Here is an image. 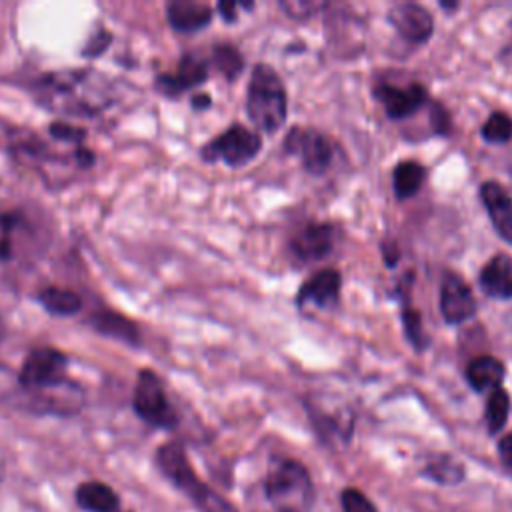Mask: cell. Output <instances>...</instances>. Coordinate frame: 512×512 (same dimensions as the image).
Wrapping results in <instances>:
<instances>
[{
	"label": "cell",
	"mask_w": 512,
	"mask_h": 512,
	"mask_svg": "<svg viewBox=\"0 0 512 512\" xmlns=\"http://www.w3.org/2000/svg\"><path fill=\"white\" fill-rule=\"evenodd\" d=\"M70 358L52 346H38L28 352L18 370L20 406L38 414L70 416L84 404V390L68 378Z\"/></svg>",
	"instance_id": "6da1fadb"
},
{
	"label": "cell",
	"mask_w": 512,
	"mask_h": 512,
	"mask_svg": "<svg viewBox=\"0 0 512 512\" xmlns=\"http://www.w3.org/2000/svg\"><path fill=\"white\" fill-rule=\"evenodd\" d=\"M36 100L60 114L94 116L116 100L114 84L94 68H64L38 76L32 84Z\"/></svg>",
	"instance_id": "7a4b0ae2"
},
{
	"label": "cell",
	"mask_w": 512,
	"mask_h": 512,
	"mask_svg": "<svg viewBox=\"0 0 512 512\" xmlns=\"http://www.w3.org/2000/svg\"><path fill=\"white\" fill-rule=\"evenodd\" d=\"M246 112L256 132H278L288 116V94L280 74L264 62H258L246 88Z\"/></svg>",
	"instance_id": "3957f363"
},
{
	"label": "cell",
	"mask_w": 512,
	"mask_h": 512,
	"mask_svg": "<svg viewBox=\"0 0 512 512\" xmlns=\"http://www.w3.org/2000/svg\"><path fill=\"white\" fill-rule=\"evenodd\" d=\"M156 462L164 476L186 492L202 512H236V508L196 478L184 448L178 442H166L156 452Z\"/></svg>",
	"instance_id": "277c9868"
},
{
	"label": "cell",
	"mask_w": 512,
	"mask_h": 512,
	"mask_svg": "<svg viewBox=\"0 0 512 512\" xmlns=\"http://www.w3.org/2000/svg\"><path fill=\"white\" fill-rule=\"evenodd\" d=\"M264 492L276 512H306L314 500L310 474L296 460L278 462L266 476Z\"/></svg>",
	"instance_id": "5b68a950"
},
{
	"label": "cell",
	"mask_w": 512,
	"mask_h": 512,
	"mask_svg": "<svg viewBox=\"0 0 512 512\" xmlns=\"http://www.w3.org/2000/svg\"><path fill=\"white\" fill-rule=\"evenodd\" d=\"M262 150L260 132L234 122L222 134L214 136L200 150L204 162H224L230 168H240L252 162Z\"/></svg>",
	"instance_id": "8992f818"
},
{
	"label": "cell",
	"mask_w": 512,
	"mask_h": 512,
	"mask_svg": "<svg viewBox=\"0 0 512 512\" xmlns=\"http://www.w3.org/2000/svg\"><path fill=\"white\" fill-rule=\"evenodd\" d=\"M132 408L150 426L166 428V430L178 426V414L168 400L164 382L150 368H142L136 376V384L132 392Z\"/></svg>",
	"instance_id": "52a82bcc"
},
{
	"label": "cell",
	"mask_w": 512,
	"mask_h": 512,
	"mask_svg": "<svg viewBox=\"0 0 512 512\" xmlns=\"http://www.w3.org/2000/svg\"><path fill=\"white\" fill-rule=\"evenodd\" d=\"M284 150L298 156L302 166L316 176L324 174L332 162L330 140L314 128L294 126L284 138Z\"/></svg>",
	"instance_id": "ba28073f"
},
{
	"label": "cell",
	"mask_w": 512,
	"mask_h": 512,
	"mask_svg": "<svg viewBox=\"0 0 512 512\" xmlns=\"http://www.w3.org/2000/svg\"><path fill=\"white\" fill-rule=\"evenodd\" d=\"M210 62L198 56L196 52H184L174 70L162 72L156 76V88L164 96L176 98L182 92H188L208 80Z\"/></svg>",
	"instance_id": "9c48e42d"
},
{
	"label": "cell",
	"mask_w": 512,
	"mask_h": 512,
	"mask_svg": "<svg viewBox=\"0 0 512 512\" xmlns=\"http://www.w3.org/2000/svg\"><path fill=\"white\" fill-rule=\"evenodd\" d=\"M440 310L446 322L450 324H460L474 316L476 312V300L468 284L456 276V274H446L442 280V290H440Z\"/></svg>",
	"instance_id": "30bf717a"
},
{
	"label": "cell",
	"mask_w": 512,
	"mask_h": 512,
	"mask_svg": "<svg viewBox=\"0 0 512 512\" xmlns=\"http://www.w3.org/2000/svg\"><path fill=\"white\" fill-rule=\"evenodd\" d=\"M334 248V228L326 222H310L290 240L292 254L302 262H314Z\"/></svg>",
	"instance_id": "8fae6325"
},
{
	"label": "cell",
	"mask_w": 512,
	"mask_h": 512,
	"mask_svg": "<svg viewBox=\"0 0 512 512\" xmlns=\"http://www.w3.org/2000/svg\"><path fill=\"white\" fill-rule=\"evenodd\" d=\"M388 20L396 28V32L410 42L428 40L434 28V20L430 12L420 4H412V2L392 6L388 12Z\"/></svg>",
	"instance_id": "7c38bea8"
},
{
	"label": "cell",
	"mask_w": 512,
	"mask_h": 512,
	"mask_svg": "<svg viewBox=\"0 0 512 512\" xmlns=\"http://www.w3.org/2000/svg\"><path fill=\"white\" fill-rule=\"evenodd\" d=\"M340 272L326 268L310 276L298 290L296 304L298 306H316V308H328L338 302L340 296Z\"/></svg>",
	"instance_id": "4fadbf2b"
},
{
	"label": "cell",
	"mask_w": 512,
	"mask_h": 512,
	"mask_svg": "<svg viewBox=\"0 0 512 512\" xmlns=\"http://www.w3.org/2000/svg\"><path fill=\"white\" fill-rule=\"evenodd\" d=\"M376 96L384 104L386 114L390 118H406L426 102V90L420 84H408V86L380 84L376 88Z\"/></svg>",
	"instance_id": "5bb4252c"
},
{
	"label": "cell",
	"mask_w": 512,
	"mask_h": 512,
	"mask_svg": "<svg viewBox=\"0 0 512 512\" xmlns=\"http://www.w3.org/2000/svg\"><path fill=\"white\" fill-rule=\"evenodd\" d=\"M212 6L198 0H172L166 4V20L176 32L192 34L210 26Z\"/></svg>",
	"instance_id": "9a60e30c"
},
{
	"label": "cell",
	"mask_w": 512,
	"mask_h": 512,
	"mask_svg": "<svg viewBox=\"0 0 512 512\" xmlns=\"http://www.w3.org/2000/svg\"><path fill=\"white\" fill-rule=\"evenodd\" d=\"M482 202L494 222L498 234L512 244V198L496 182H484L480 186Z\"/></svg>",
	"instance_id": "2e32d148"
},
{
	"label": "cell",
	"mask_w": 512,
	"mask_h": 512,
	"mask_svg": "<svg viewBox=\"0 0 512 512\" xmlns=\"http://www.w3.org/2000/svg\"><path fill=\"white\" fill-rule=\"evenodd\" d=\"M480 286L492 298H512V258L508 254L492 256L480 272Z\"/></svg>",
	"instance_id": "e0dca14e"
},
{
	"label": "cell",
	"mask_w": 512,
	"mask_h": 512,
	"mask_svg": "<svg viewBox=\"0 0 512 512\" xmlns=\"http://www.w3.org/2000/svg\"><path fill=\"white\" fill-rule=\"evenodd\" d=\"M88 322H90V326L96 332H100V334H104L108 338L122 340V342L130 344V346H138L140 344L138 326L130 318H126V316H122V314H118L114 310L100 308V310H96L90 316Z\"/></svg>",
	"instance_id": "ac0fdd59"
},
{
	"label": "cell",
	"mask_w": 512,
	"mask_h": 512,
	"mask_svg": "<svg viewBox=\"0 0 512 512\" xmlns=\"http://www.w3.org/2000/svg\"><path fill=\"white\" fill-rule=\"evenodd\" d=\"M76 502L88 512H118V496L104 482H84L76 490Z\"/></svg>",
	"instance_id": "d6986e66"
},
{
	"label": "cell",
	"mask_w": 512,
	"mask_h": 512,
	"mask_svg": "<svg viewBox=\"0 0 512 512\" xmlns=\"http://www.w3.org/2000/svg\"><path fill=\"white\" fill-rule=\"evenodd\" d=\"M38 302L42 308L54 316H74L82 310V296L70 288L46 286L38 292Z\"/></svg>",
	"instance_id": "ffe728a7"
},
{
	"label": "cell",
	"mask_w": 512,
	"mask_h": 512,
	"mask_svg": "<svg viewBox=\"0 0 512 512\" xmlns=\"http://www.w3.org/2000/svg\"><path fill=\"white\" fill-rule=\"evenodd\" d=\"M502 376H504V366L500 360L492 356H478L466 368V378L470 386L478 392L486 388H498Z\"/></svg>",
	"instance_id": "44dd1931"
},
{
	"label": "cell",
	"mask_w": 512,
	"mask_h": 512,
	"mask_svg": "<svg viewBox=\"0 0 512 512\" xmlns=\"http://www.w3.org/2000/svg\"><path fill=\"white\" fill-rule=\"evenodd\" d=\"M210 62L216 66V70L228 80H236L242 70H244V56L242 52L230 44V42H220V44H214L212 48V58Z\"/></svg>",
	"instance_id": "7402d4cb"
},
{
	"label": "cell",
	"mask_w": 512,
	"mask_h": 512,
	"mask_svg": "<svg viewBox=\"0 0 512 512\" xmlns=\"http://www.w3.org/2000/svg\"><path fill=\"white\" fill-rule=\"evenodd\" d=\"M394 192L398 198L414 196L424 182V168L418 162H400L394 170Z\"/></svg>",
	"instance_id": "603a6c76"
},
{
	"label": "cell",
	"mask_w": 512,
	"mask_h": 512,
	"mask_svg": "<svg viewBox=\"0 0 512 512\" xmlns=\"http://www.w3.org/2000/svg\"><path fill=\"white\" fill-rule=\"evenodd\" d=\"M424 472L426 476L440 484H458L464 478V468L452 456L446 454L430 458Z\"/></svg>",
	"instance_id": "cb8c5ba5"
},
{
	"label": "cell",
	"mask_w": 512,
	"mask_h": 512,
	"mask_svg": "<svg viewBox=\"0 0 512 512\" xmlns=\"http://www.w3.org/2000/svg\"><path fill=\"white\" fill-rule=\"evenodd\" d=\"M508 412H510V398H508L506 390H502L498 386L492 390L488 404H486V420H488V430L492 434L498 432L506 424Z\"/></svg>",
	"instance_id": "d4e9b609"
},
{
	"label": "cell",
	"mask_w": 512,
	"mask_h": 512,
	"mask_svg": "<svg viewBox=\"0 0 512 512\" xmlns=\"http://www.w3.org/2000/svg\"><path fill=\"white\" fill-rule=\"evenodd\" d=\"M24 224V216L18 210H8L0 212V262L8 260L12 256V244H14V234Z\"/></svg>",
	"instance_id": "484cf974"
},
{
	"label": "cell",
	"mask_w": 512,
	"mask_h": 512,
	"mask_svg": "<svg viewBox=\"0 0 512 512\" xmlns=\"http://www.w3.org/2000/svg\"><path fill=\"white\" fill-rule=\"evenodd\" d=\"M482 138L488 142H508L512 138V118L504 112H494L482 126Z\"/></svg>",
	"instance_id": "4316f807"
},
{
	"label": "cell",
	"mask_w": 512,
	"mask_h": 512,
	"mask_svg": "<svg viewBox=\"0 0 512 512\" xmlns=\"http://www.w3.org/2000/svg\"><path fill=\"white\" fill-rule=\"evenodd\" d=\"M48 134L56 140V142H66V144H74V148H80L82 142L86 140V130L80 126H72L70 122L64 120H56L48 126Z\"/></svg>",
	"instance_id": "83f0119b"
},
{
	"label": "cell",
	"mask_w": 512,
	"mask_h": 512,
	"mask_svg": "<svg viewBox=\"0 0 512 512\" xmlns=\"http://www.w3.org/2000/svg\"><path fill=\"white\" fill-rule=\"evenodd\" d=\"M344 512H378L376 506L356 488H346L340 496Z\"/></svg>",
	"instance_id": "f1b7e54d"
},
{
	"label": "cell",
	"mask_w": 512,
	"mask_h": 512,
	"mask_svg": "<svg viewBox=\"0 0 512 512\" xmlns=\"http://www.w3.org/2000/svg\"><path fill=\"white\" fill-rule=\"evenodd\" d=\"M110 42H112V34H110L108 30L100 28V30H96V32L88 38V42L84 44L82 56H84V58H96V56H100L102 52H106V48L110 46Z\"/></svg>",
	"instance_id": "f546056e"
},
{
	"label": "cell",
	"mask_w": 512,
	"mask_h": 512,
	"mask_svg": "<svg viewBox=\"0 0 512 512\" xmlns=\"http://www.w3.org/2000/svg\"><path fill=\"white\" fill-rule=\"evenodd\" d=\"M280 6L290 18H310L314 12L322 10L326 4H322V2H282Z\"/></svg>",
	"instance_id": "4dcf8cb0"
},
{
	"label": "cell",
	"mask_w": 512,
	"mask_h": 512,
	"mask_svg": "<svg viewBox=\"0 0 512 512\" xmlns=\"http://www.w3.org/2000/svg\"><path fill=\"white\" fill-rule=\"evenodd\" d=\"M238 8H244V10H252L254 8V2H238V0H228V2H218L216 10L218 14L222 16L224 22H236L238 20Z\"/></svg>",
	"instance_id": "1f68e13d"
},
{
	"label": "cell",
	"mask_w": 512,
	"mask_h": 512,
	"mask_svg": "<svg viewBox=\"0 0 512 512\" xmlns=\"http://www.w3.org/2000/svg\"><path fill=\"white\" fill-rule=\"evenodd\" d=\"M404 328H406V334L410 336V340L416 344V346H422V328H420V316L418 312L414 310H406L404 312Z\"/></svg>",
	"instance_id": "d6a6232c"
},
{
	"label": "cell",
	"mask_w": 512,
	"mask_h": 512,
	"mask_svg": "<svg viewBox=\"0 0 512 512\" xmlns=\"http://www.w3.org/2000/svg\"><path fill=\"white\" fill-rule=\"evenodd\" d=\"M500 458L506 466H512V436H504L500 440Z\"/></svg>",
	"instance_id": "836d02e7"
},
{
	"label": "cell",
	"mask_w": 512,
	"mask_h": 512,
	"mask_svg": "<svg viewBox=\"0 0 512 512\" xmlns=\"http://www.w3.org/2000/svg\"><path fill=\"white\" fill-rule=\"evenodd\" d=\"M190 104H192L194 110H206V108L212 106V98L208 94H204V92L202 94H194Z\"/></svg>",
	"instance_id": "e575fe53"
},
{
	"label": "cell",
	"mask_w": 512,
	"mask_h": 512,
	"mask_svg": "<svg viewBox=\"0 0 512 512\" xmlns=\"http://www.w3.org/2000/svg\"><path fill=\"white\" fill-rule=\"evenodd\" d=\"M4 334H6V324H4V316H2V312H0V342H2Z\"/></svg>",
	"instance_id": "d590c367"
}]
</instances>
